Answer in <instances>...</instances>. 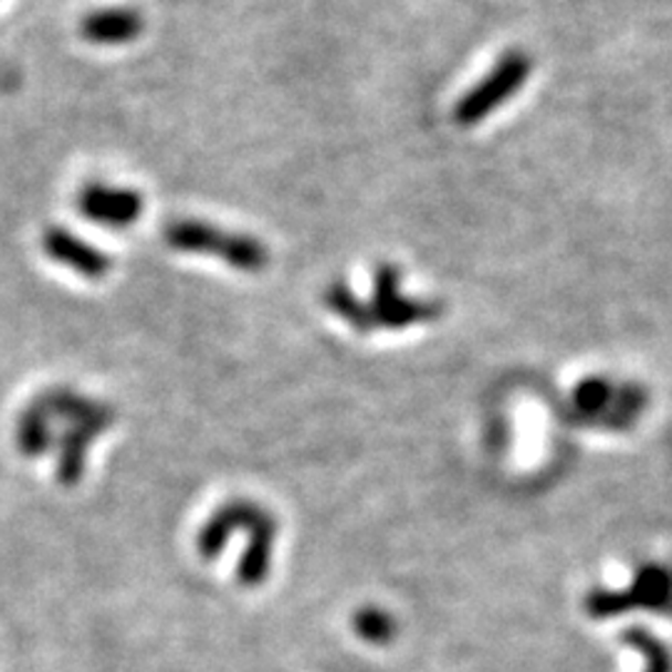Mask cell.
<instances>
[{
	"mask_svg": "<svg viewBox=\"0 0 672 672\" xmlns=\"http://www.w3.org/2000/svg\"><path fill=\"white\" fill-rule=\"evenodd\" d=\"M162 240L172 252L190 256H212L237 272H262L270 262L266 246L244 232H232L197 217L170 220L162 230Z\"/></svg>",
	"mask_w": 672,
	"mask_h": 672,
	"instance_id": "6da1fadb",
	"label": "cell"
},
{
	"mask_svg": "<svg viewBox=\"0 0 672 672\" xmlns=\"http://www.w3.org/2000/svg\"><path fill=\"white\" fill-rule=\"evenodd\" d=\"M101 433L85 427H65V431L57 437V481L63 486H75L85 473V461L91 443Z\"/></svg>",
	"mask_w": 672,
	"mask_h": 672,
	"instance_id": "52a82bcc",
	"label": "cell"
},
{
	"mask_svg": "<svg viewBox=\"0 0 672 672\" xmlns=\"http://www.w3.org/2000/svg\"><path fill=\"white\" fill-rule=\"evenodd\" d=\"M41 250L55 266H63L87 282H101L113 272V256L65 224L45 227Z\"/></svg>",
	"mask_w": 672,
	"mask_h": 672,
	"instance_id": "3957f363",
	"label": "cell"
},
{
	"mask_svg": "<svg viewBox=\"0 0 672 672\" xmlns=\"http://www.w3.org/2000/svg\"><path fill=\"white\" fill-rule=\"evenodd\" d=\"M531 71V61L523 53H508L498 63L496 71H493L486 81L479 87L463 97L456 107V120L461 125H473L476 120H483L491 111L508 101V97L518 91L526 81V75Z\"/></svg>",
	"mask_w": 672,
	"mask_h": 672,
	"instance_id": "277c9868",
	"label": "cell"
},
{
	"mask_svg": "<svg viewBox=\"0 0 672 672\" xmlns=\"http://www.w3.org/2000/svg\"><path fill=\"white\" fill-rule=\"evenodd\" d=\"M145 13L130 3L91 8L77 23V35L93 48H125L145 35Z\"/></svg>",
	"mask_w": 672,
	"mask_h": 672,
	"instance_id": "5b68a950",
	"label": "cell"
},
{
	"mask_svg": "<svg viewBox=\"0 0 672 672\" xmlns=\"http://www.w3.org/2000/svg\"><path fill=\"white\" fill-rule=\"evenodd\" d=\"M377 316L379 322L389 324V326H403L407 322L421 319V316H431L437 314V309H427V306H421L417 302L403 300L397 284V272L389 270V266H384L377 276Z\"/></svg>",
	"mask_w": 672,
	"mask_h": 672,
	"instance_id": "8992f818",
	"label": "cell"
},
{
	"mask_svg": "<svg viewBox=\"0 0 672 672\" xmlns=\"http://www.w3.org/2000/svg\"><path fill=\"white\" fill-rule=\"evenodd\" d=\"M75 210L85 222L107 232H127L143 220L145 195L130 185L111 180H87L75 192Z\"/></svg>",
	"mask_w": 672,
	"mask_h": 672,
	"instance_id": "7a4b0ae2",
	"label": "cell"
},
{
	"mask_svg": "<svg viewBox=\"0 0 672 672\" xmlns=\"http://www.w3.org/2000/svg\"><path fill=\"white\" fill-rule=\"evenodd\" d=\"M15 443L18 451L28 459H38L43 453L55 447V433H53V419L48 417V411L38 403H28V409L18 417L15 427Z\"/></svg>",
	"mask_w": 672,
	"mask_h": 672,
	"instance_id": "ba28073f",
	"label": "cell"
}]
</instances>
